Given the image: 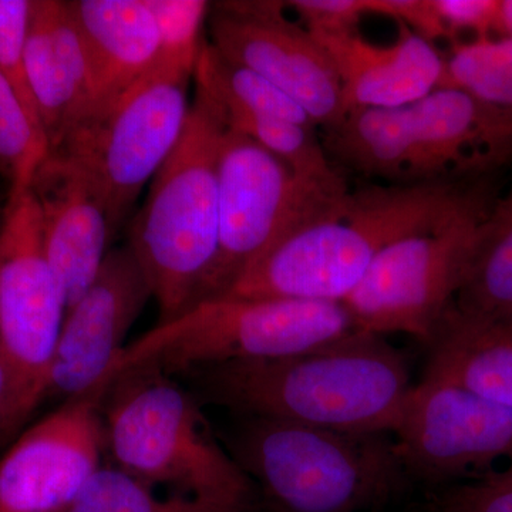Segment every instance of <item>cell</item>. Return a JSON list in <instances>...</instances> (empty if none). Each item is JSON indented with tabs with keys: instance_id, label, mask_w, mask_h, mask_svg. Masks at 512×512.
<instances>
[{
	"instance_id": "e575fe53",
	"label": "cell",
	"mask_w": 512,
	"mask_h": 512,
	"mask_svg": "<svg viewBox=\"0 0 512 512\" xmlns=\"http://www.w3.org/2000/svg\"><path fill=\"white\" fill-rule=\"evenodd\" d=\"M0 222H2V217H0Z\"/></svg>"
},
{
	"instance_id": "4dcf8cb0",
	"label": "cell",
	"mask_w": 512,
	"mask_h": 512,
	"mask_svg": "<svg viewBox=\"0 0 512 512\" xmlns=\"http://www.w3.org/2000/svg\"><path fill=\"white\" fill-rule=\"evenodd\" d=\"M446 29L447 40L456 45L458 35L470 32L478 39H490L498 30L501 0H433Z\"/></svg>"
},
{
	"instance_id": "ba28073f",
	"label": "cell",
	"mask_w": 512,
	"mask_h": 512,
	"mask_svg": "<svg viewBox=\"0 0 512 512\" xmlns=\"http://www.w3.org/2000/svg\"><path fill=\"white\" fill-rule=\"evenodd\" d=\"M218 177L217 255L195 305L224 296L282 238L349 191L332 192L303 180L264 147L228 130Z\"/></svg>"
},
{
	"instance_id": "7a4b0ae2",
	"label": "cell",
	"mask_w": 512,
	"mask_h": 512,
	"mask_svg": "<svg viewBox=\"0 0 512 512\" xmlns=\"http://www.w3.org/2000/svg\"><path fill=\"white\" fill-rule=\"evenodd\" d=\"M204 403L342 433L390 434L414 384L386 336L350 333L311 352L201 367L183 376Z\"/></svg>"
},
{
	"instance_id": "4fadbf2b",
	"label": "cell",
	"mask_w": 512,
	"mask_h": 512,
	"mask_svg": "<svg viewBox=\"0 0 512 512\" xmlns=\"http://www.w3.org/2000/svg\"><path fill=\"white\" fill-rule=\"evenodd\" d=\"M103 387L20 433L0 460V512H66L103 464Z\"/></svg>"
},
{
	"instance_id": "484cf974",
	"label": "cell",
	"mask_w": 512,
	"mask_h": 512,
	"mask_svg": "<svg viewBox=\"0 0 512 512\" xmlns=\"http://www.w3.org/2000/svg\"><path fill=\"white\" fill-rule=\"evenodd\" d=\"M66 512H224L190 497L160 498L119 468L101 466Z\"/></svg>"
},
{
	"instance_id": "30bf717a",
	"label": "cell",
	"mask_w": 512,
	"mask_h": 512,
	"mask_svg": "<svg viewBox=\"0 0 512 512\" xmlns=\"http://www.w3.org/2000/svg\"><path fill=\"white\" fill-rule=\"evenodd\" d=\"M191 79L154 66L106 116L77 130L57 150L77 158L93 175L111 235L180 143L190 114Z\"/></svg>"
},
{
	"instance_id": "f546056e",
	"label": "cell",
	"mask_w": 512,
	"mask_h": 512,
	"mask_svg": "<svg viewBox=\"0 0 512 512\" xmlns=\"http://www.w3.org/2000/svg\"><path fill=\"white\" fill-rule=\"evenodd\" d=\"M286 6L301 16L303 28L312 35L357 32L360 18L369 13L367 0H291Z\"/></svg>"
},
{
	"instance_id": "1f68e13d",
	"label": "cell",
	"mask_w": 512,
	"mask_h": 512,
	"mask_svg": "<svg viewBox=\"0 0 512 512\" xmlns=\"http://www.w3.org/2000/svg\"><path fill=\"white\" fill-rule=\"evenodd\" d=\"M367 3L369 13H379L403 23L430 43L447 39L433 0H367Z\"/></svg>"
},
{
	"instance_id": "52a82bcc",
	"label": "cell",
	"mask_w": 512,
	"mask_h": 512,
	"mask_svg": "<svg viewBox=\"0 0 512 512\" xmlns=\"http://www.w3.org/2000/svg\"><path fill=\"white\" fill-rule=\"evenodd\" d=\"M66 298L47 259L42 217L32 191L6 201L0 222V353L8 403L0 446L15 440L46 400Z\"/></svg>"
},
{
	"instance_id": "d6986e66",
	"label": "cell",
	"mask_w": 512,
	"mask_h": 512,
	"mask_svg": "<svg viewBox=\"0 0 512 512\" xmlns=\"http://www.w3.org/2000/svg\"><path fill=\"white\" fill-rule=\"evenodd\" d=\"M409 110L437 180L485 177L512 164V117L467 93L441 87Z\"/></svg>"
},
{
	"instance_id": "5bb4252c",
	"label": "cell",
	"mask_w": 512,
	"mask_h": 512,
	"mask_svg": "<svg viewBox=\"0 0 512 512\" xmlns=\"http://www.w3.org/2000/svg\"><path fill=\"white\" fill-rule=\"evenodd\" d=\"M153 298L130 247L107 252L92 286L64 315L46 399H79L104 379L144 306ZM106 389V387H104Z\"/></svg>"
},
{
	"instance_id": "7c38bea8",
	"label": "cell",
	"mask_w": 512,
	"mask_h": 512,
	"mask_svg": "<svg viewBox=\"0 0 512 512\" xmlns=\"http://www.w3.org/2000/svg\"><path fill=\"white\" fill-rule=\"evenodd\" d=\"M392 437L412 480L450 483L512 458V409L424 376Z\"/></svg>"
},
{
	"instance_id": "277c9868",
	"label": "cell",
	"mask_w": 512,
	"mask_h": 512,
	"mask_svg": "<svg viewBox=\"0 0 512 512\" xmlns=\"http://www.w3.org/2000/svg\"><path fill=\"white\" fill-rule=\"evenodd\" d=\"M237 417L224 446L274 512H365L412 480L390 434Z\"/></svg>"
},
{
	"instance_id": "9a60e30c",
	"label": "cell",
	"mask_w": 512,
	"mask_h": 512,
	"mask_svg": "<svg viewBox=\"0 0 512 512\" xmlns=\"http://www.w3.org/2000/svg\"><path fill=\"white\" fill-rule=\"evenodd\" d=\"M42 217L47 259L62 286L67 309L99 274L111 238L100 187L77 158L50 153L30 185Z\"/></svg>"
},
{
	"instance_id": "cb8c5ba5",
	"label": "cell",
	"mask_w": 512,
	"mask_h": 512,
	"mask_svg": "<svg viewBox=\"0 0 512 512\" xmlns=\"http://www.w3.org/2000/svg\"><path fill=\"white\" fill-rule=\"evenodd\" d=\"M441 87L512 117V37L457 42L446 59Z\"/></svg>"
},
{
	"instance_id": "836d02e7",
	"label": "cell",
	"mask_w": 512,
	"mask_h": 512,
	"mask_svg": "<svg viewBox=\"0 0 512 512\" xmlns=\"http://www.w3.org/2000/svg\"><path fill=\"white\" fill-rule=\"evenodd\" d=\"M6 403H8V372L0 353V433H2L3 421H5Z\"/></svg>"
},
{
	"instance_id": "83f0119b",
	"label": "cell",
	"mask_w": 512,
	"mask_h": 512,
	"mask_svg": "<svg viewBox=\"0 0 512 512\" xmlns=\"http://www.w3.org/2000/svg\"><path fill=\"white\" fill-rule=\"evenodd\" d=\"M32 6L33 0H0V73L30 116L42 126L26 72L25 50Z\"/></svg>"
},
{
	"instance_id": "f1b7e54d",
	"label": "cell",
	"mask_w": 512,
	"mask_h": 512,
	"mask_svg": "<svg viewBox=\"0 0 512 512\" xmlns=\"http://www.w3.org/2000/svg\"><path fill=\"white\" fill-rule=\"evenodd\" d=\"M439 512H512V466L454 485L441 495Z\"/></svg>"
},
{
	"instance_id": "603a6c76",
	"label": "cell",
	"mask_w": 512,
	"mask_h": 512,
	"mask_svg": "<svg viewBox=\"0 0 512 512\" xmlns=\"http://www.w3.org/2000/svg\"><path fill=\"white\" fill-rule=\"evenodd\" d=\"M195 90L221 107L319 128L308 113L265 77L222 56L210 42L194 72Z\"/></svg>"
},
{
	"instance_id": "9c48e42d",
	"label": "cell",
	"mask_w": 512,
	"mask_h": 512,
	"mask_svg": "<svg viewBox=\"0 0 512 512\" xmlns=\"http://www.w3.org/2000/svg\"><path fill=\"white\" fill-rule=\"evenodd\" d=\"M493 200L390 245L343 305L360 332L404 333L429 343L451 308Z\"/></svg>"
},
{
	"instance_id": "7402d4cb",
	"label": "cell",
	"mask_w": 512,
	"mask_h": 512,
	"mask_svg": "<svg viewBox=\"0 0 512 512\" xmlns=\"http://www.w3.org/2000/svg\"><path fill=\"white\" fill-rule=\"evenodd\" d=\"M454 306L512 328V184L484 221Z\"/></svg>"
},
{
	"instance_id": "6da1fadb",
	"label": "cell",
	"mask_w": 512,
	"mask_h": 512,
	"mask_svg": "<svg viewBox=\"0 0 512 512\" xmlns=\"http://www.w3.org/2000/svg\"><path fill=\"white\" fill-rule=\"evenodd\" d=\"M493 175L349 190L269 249L224 296L343 303L390 245L493 200Z\"/></svg>"
},
{
	"instance_id": "5b68a950",
	"label": "cell",
	"mask_w": 512,
	"mask_h": 512,
	"mask_svg": "<svg viewBox=\"0 0 512 512\" xmlns=\"http://www.w3.org/2000/svg\"><path fill=\"white\" fill-rule=\"evenodd\" d=\"M225 133L220 111L195 92L183 137L151 180L131 225L127 245L156 299L157 325L190 311L214 264Z\"/></svg>"
},
{
	"instance_id": "8992f818",
	"label": "cell",
	"mask_w": 512,
	"mask_h": 512,
	"mask_svg": "<svg viewBox=\"0 0 512 512\" xmlns=\"http://www.w3.org/2000/svg\"><path fill=\"white\" fill-rule=\"evenodd\" d=\"M356 330L343 303L221 296L126 345L103 386L136 367L178 379L201 367L301 355Z\"/></svg>"
},
{
	"instance_id": "4316f807",
	"label": "cell",
	"mask_w": 512,
	"mask_h": 512,
	"mask_svg": "<svg viewBox=\"0 0 512 512\" xmlns=\"http://www.w3.org/2000/svg\"><path fill=\"white\" fill-rule=\"evenodd\" d=\"M160 39L156 67L194 77L205 40L202 30L210 16L205 0H146Z\"/></svg>"
},
{
	"instance_id": "3957f363",
	"label": "cell",
	"mask_w": 512,
	"mask_h": 512,
	"mask_svg": "<svg viewBox=\"0 0 512 512\" xmlns=\"http://www.w3.org/2000/svg\"><path fill=\"white\" fill-rule=\"evenodd\" d=\"M201 406L177 377L161 370L121 373L101 404L104 456L148 487L177 488L224 512H254L262 505L258 491Z\"/></svg>"
},
{
	"instance_id": "ac0fdd59",
	"label": "cell",
	"mask_w": 512,
	"mask_h": 512,
	"mask_svg": "<svg viewBox=\"0 0 512 512\" xmlns=\"http://www.w3.org/2000/svg\"><path fill=\"white\" fill-rule=\"evenodd\" d=\"M69 8L89 64L92 109L87 126L106 116L153 70L160 39L146 0H73Z\"/></svg>"
},
{
	"instance_id": "2e32d148",
	"label": "cell",
	"mask_w": 512,
	"mask_h": 512,
	"mask_svg": "<svg viewBox=\"0 0 512 512\" xmlns=\"http://www.w3.org/2000/svg\"><path fill=\"white\" fill-rule=\"evenodd\" d=\"M396 42L377 46L359 32L311 35L328 53L342 86L345 114L409 106L440 89L446 59L403 23Z\"/></svg>"
},
{
	"instance_id": "d6a6232c",
	"label": "cell",
	"mask_w": 512,
	"mask_h": 512,
	"mask_svg": "<svg viewBox=\"0 0 512 512\" xmlns=\"http://www.w3.org/2000/svg\"><path fill=\"white\" fill-rule=\"evenodd\" d=\"M497 35L512 37V0H501Z\"/></svg>"
},
{
	"instance_id": "8fae6325",
	"label": "cell",
	"mask_w": 512,
	"mask_h": 512,
	"mask_svg": "<svg viewBox=\"0 0 512 512\" xmlns=\"http://www.w3.org/2000/svg\"><path fill=\"white\" fill-rule=\"evenodd\" d=\"M286 2L211 3V45L291 97L328 130L345 116L342 86L332 60L305 28L284 15Z\"/></svg>"
},
{
	"instance_id": "d4e9b609",
	"label": "cell",
	"mask_w": 512,
	"mask_h": 512,
	"mask_svg": "<svg viewBox=\"0 0 512 512\" xmlns=\"http://www.w3.org/2000/svg\"><path fill=\"white\" fill-rule=\"evenodd\" d=\"M50 154L45 130L0 73V174L8 180V201L30 190Z\"/></svg>"
},
{
	"instance_id": "ffe728a7",
	"label": "cell",
	"mask_w": 512,
	"mask_h": 512,
	"mask_svg": "<svg viewBox=\"0 0 512 512\" xmlns=\"http://www.w3.org/2000/svg\"><path fill=\"white\" fill-rule=\"evenodd\" d=\"M330 161L390 184L437 181L414 128L409 106L346 113L325 130Z\"/></svg>"
},
{
	"instance_id": "44dd1931",
	"label": "cell",
	"mask_w": 512,
	"mask_h": 512,
	"mask_svg": "<svg viewBox=\"0 0 512 512\" xmlns=\"http://www.w3.org/2000/svg\"><path fill=\"white\" fill-rule=\"evenodd\" d=\"M427 346L424 376L512 409V328L467 315L453 303Z\"/></svg>"
},
{
	"instance_id": "e0dca14e",
	"label": "cell",
	"mask_w": 512,
	"mask_h": 512,
	"mask_svg": "<svg viewBox=\"0 0 512 512\" xmlns=\"http://www.w3.org/2000/svg\"><path fill=\"white\" fill-rule=\"evenodd\" d=\"M26 72L50 153L89 121V64L69 2L33 0Z\"/></svg>"
}]
</instances>
